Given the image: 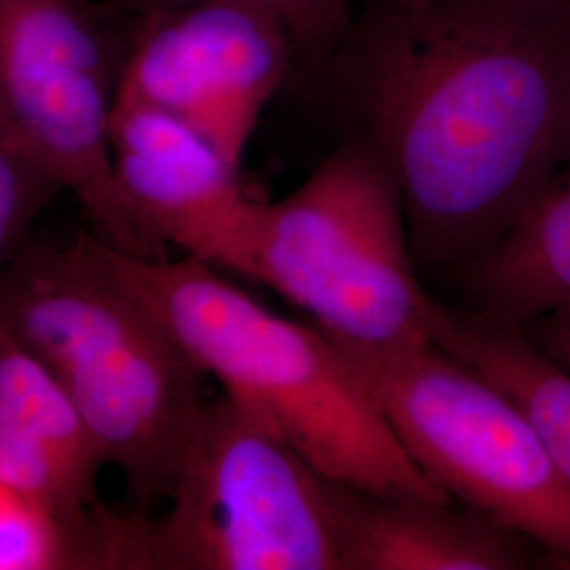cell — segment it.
I'll list each match as a JSON object with an SVG mask.
<instances>
[{
    "label": "cell",
    "mask_w": 570,
    "mask_h": 570,
    "mask_svg": "<svg viewBox=\"0 0 570 570\" xmlns=\"http://www.w3.org/2000/svg\"><path fill=\"white\" fill-rule=\"evenodd\" d=\"M338 51L419 266L459 275L570 165L564 2L383 0Z\"/></svg>",
    "instance_id": "1"
},
{
    "label": "cell",
    "mask_w": 570,
    "mask_h": 570,
    "mask_svg": "<svg viewBox=\"0 0 570 570\" xmlns=\"http://www.w3.org/2000/svg\"><path fill=\"white\" fill-rule=\"evenodd\" d=\"M79 242L226 395L258 412L317 473L355 489L454 501L407 456L320 327L271 313L204 261L131 256L94 233Z\"/></svg>",
    "instance_id": "2"
},
{
    "label": "cell",
    "mask_w": 570,
    "mask_h": 570,
    "mask_svg": "<svg viewBox=\"0 0 570 570\" xmlns=\"http://www.w3.org/2000/svg\"><path fill=\"white\" fill-rule=\"evenodd\" d=\"M0 330L30 351L81 414L134 511L165 503L205 402L204 367L98 265L79 237L30 242L0 282Z\"/></svg>",
    "instance_id": "3"
},
{
    "label": "cell",
    "mask_w": 570,
    "mask_h": 570,
    "mask_svg": "<svg viewBox=\"0 0 570 570\" xmlns=\"http://www.w3.org/2000/svg\"><path fill=\"white\" fill-rule=\"evenodd\" d=\"M242 275L362 351L433 343L444 311L419 282L397 186L360 138L284 199L256 202Z\"/></svg>",
    "instance_id": "4"
},
{
    "label": "cell",
    "mask_w": 570,
    "mask_h": 570,
    "mask_svg": "<svg viewBox=\"0 0 570 570\" xmlns=\"http://www.w3.org/2000/svg\"><path fill=\"white\" fill-rule=\"evenodd\" d=\"M332 343L431 482L570 569V484L515 402L435 343Z\"/></svg>",
    "instance_id": "5"
},
{
    "label": "cell",
    "mask_w": 570,
    "mask_h": 570,
    "mask_svg": "<svg viewBox=\"0 0 570 570\" xmlns=\"http://www.w3.org/2000/svg\"><path fill=\"white\" fill-rule=\"evenodd\" d=\"M138 570H343L320 473L252 407L205 400Z\"/></svg>",
    "instance_id": "6"
},
{
    "label": "cell",
    "mask_w": 570,
    "mask_h": 570,
    "mask_svg": "<svg viewBox=\"0 0 570 570\" xmlns=\"http://www.w3.org/2000/svg\"><path fill=\"white\" fill-rule=\"evenodd\" d=\"M127 41L89 0H0V134L79 202L104 244L157 258L110 165Z\"/></svg>",
    "instance_id": "7"
},
{
    "label": "cell",
    "mask_w": 570,
    "mask_h": 570,
    "mask_svg": "<svg viewBox=\"0 0 570 570\" xmlns=\"http://www.w3.org/2000/svg\"><path fill=\"white\" fill-rule=\"evenodd\" d=\"M127 18L117 98L180 119L242 169L266 106L301 58L284 23L249 0H180Z\"/></svg>",
    "instance_id": "8"
},
{
    "label": "cell",
    "mask_w": 570,
    "mask_h": 570,
    "mask_svg": "<svg viewBox=\"0 0 570 570\" xmlns=\"http://www.w3.org/2000/svg\"><path fill=\"white\" fill-rule=\"evenodd\" d=\"M110 165L122 209L150 252L164 245L242 275L256 202L239 167L164 110L117 98Z\"/></svg>",
    "instance_id": "9"
},
{
    "label": "cell",
    "mask_w": 570,
    "mask_h": 570,
    "mask_svg": "<svg viewBox=\"0 0 570 570\" xmlns=\"http://www.w3.org/2000/svg\"><path fill=\"white\" fill-rule=\"evenodd\" d=\"M343 570L553 569L527 537L469 505L355 489L320 473Z\"/></svg>",
    "instance_id": "10"
},
{
    "label": "cell",
    "mask_w": 570,
    "mask_h": 570,
    "mask_svg": "<svg viewBox=\"0 0 570 570\" xmlns=\"http://www.w3.org/2000/svg\"><path fill=\"white\" fill-rule=\"evenodd\" d=\"M459 277L468 311L499 324L570 308V165Z\"/></svg>",
    "instance_id": "11"
},
{
    "label": "cell",
    "mask_w": 570,
    "mask_h": 570,
    "mask_svg": "<svg viewBox=\"0 0 570 570\" xmlns=\"http://www.w3.org/2000/svg\"><path fill=\"white\" fill-rule=\"evenodd\" d=\"M433 343L515 402L570 484V372L551 362L522 327L468 308L444 306Z\"/></svg>",
    "instance_id": "12"
},
{
    "label": "cell",
    "mask_w": 570,
    "mask_h": 570,
    "mask_svg": "<svg viewBox=\"0 0 570 570\" xmlns=\"http://www.w3.org/2000/svg\"><path fill=\"white\" fill-rule=\"evenodd\" d=\"M98 569L91 550L41 505L0 484V570Z\"/></svg>",
    "instance_id": "13"
},
{
    "label": "cell",
    "mask_w": 570,
    "mask_h": 570,
    "mask_svg": "<svg viewBox=\"0 0 570 570\" xmlns=\"http://www.w3.org/2000/svg\"><path fill=\"white\" fill-rule=\"evenodd\" d=\"M60 193V184L0 134V282Z\"/></svg>",
    "instance_id": "14"
},
{
    "label": "cell",
    "mask_w": 570,
    "mask_h": 570,
    "mask_svg": "<svg viewBox=\"0 0 570 570\" xmlns=\"http://www.w3.org/2000/svg\"><path fill=\"white\" fill-rule=\"evenodd\" d=\"M180 0H117L125 16H138ZM273 13L289 32L298 56L338 51L351 32L348 0H249Z\"/></svg>",
    "instance_id": "15"
},
{
    "label": "cell",
    "mask_w": 570,
    "mask_h": 570,
    "mask_svg": "<svg viewBox=\"0 0 570 570\" xmlns=\"http://www.w3.org/2000/svg\"><path fill=\"white\" fill-rule=\"evenodd\" d=\"M522 332L551 362L570 372V308L530 322L529 326L522 327Z\"/></svg>",
    "instance_id": "16"
},
{
    "label": "cell",
    "mask_w": 570,
    "mask_h": 570,
    "mask_svg": "<svg viewBox=\"0 0 570 570\" xmlns=\"http://www.w3.org/2000/svg\"><path fill=\"white\" fill-rule=\"evenodd\" d=\"M391 4H421V2H428V0H387Z\"/></svg>",
    "instance_id": "17"
},
{
    "label": "cell",
    "mask_w": 570,
    "mask_h": 570,
    "mask_svg": "<svg viewBox=\"0 0 570 570\" xmlns=\"http://www.w3.org/2000/svg\"><path fill=\"white\" fill-rule=\"evenodd\" d=\"M558 2H564V4H569L570 7V0H558Z\"/></svg>",
    "instance_id": "18"
}]
</instances>
